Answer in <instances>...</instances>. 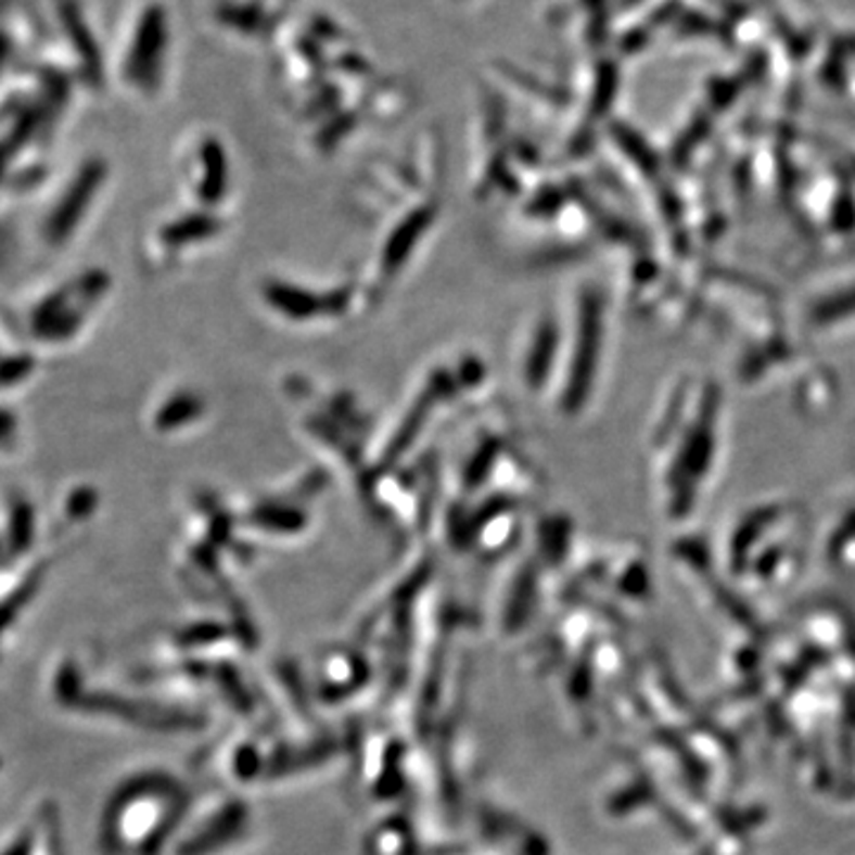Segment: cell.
Instances as JSON below:
<instances>
[{"instance_id": "4", "label": "cell", "mask_w": 855, "mask_h": 855, "mask_svg": "<svg viewBox=\"0 0 855 855\" xmlns=\"http://www.w3.org/2000/svg\"><path fill=\"white\" fill-rule=\"evenodd\" d=\"M31 527V509L27 505H17L12 511V535L15 539H27Z\"/></svg>"}, {"instance_id": "3", "label": "cell", "mask_w": 855, "mask_h": 855, "mask_svg": "<svg viewBox=\"0 0 855 855\" xmlns=\"http://www.w3.org/2000/svg\"><path fill=\"white\" fill-rule=\"evenodd\" d=\"M31 371H34V361L27 355L3 359L0 361V387H8V385H15V383L24 381Z\"/></svg>"}, {"instance_id": "2", "label": "cell", "mask_w": 855, "mask_h": 855, "mask_svg": "<svg viewBox=\"0 0 855 855\" xmlns=\"http://www.w3.org/2000/svg\"><path fill=\"white\" fill-rule=\"evenodd\" d=\"M105 176V167L100 165V162H91V165H86L79 174V179L72 183V188L67 191V195L62 197L60 207L55 209L53 217L48 221V235L53 243L65 241V238L74 231V226L79 224V219L84 217V212L91 203L93 193L98 191L100 181H103Z\"/></svg>"}, {"instance_id": "6", "label": "cell", "mask_w": 855, "mask_h": 855, "mask_svg": "<svg viewBox=\"0 0 855 855\" xmlns=\"http://www.w3.org/2000/svg\"><path fill=\"white\" fill-rule=\"evenodd\" d=\"M639 3H641V0H621V5H623V8H635V5H639Z\"/></svg>"}, {"instance_id": "1", "label": "cell", "mask_w": 855, "mask_h": 855, "mask_svg": "<svg viewBox=\"0 0 855 855\" xmlns=\"http://www.w3.org/2000/svg\"><path fill=\"white\" fill-rule=\"evenodd\" d=\"M167 48V17L162 8H148L138 17L127 58V74L138 86H150L159 79L162 58Z\"/></svg>"}, {"instance_id": "5", "label": "cell", "mask_w": 855, "mask_h": 855, "mask_svg": "<svg viewBox=\"0 0 855 855\" xmlns=\"http://www.w3.org/2000/svg\"><path fill=\"white\" fill-rule=\"evenodd\" d=\"M12 431H15V421L8 411H0V439L8 437Z\"/></svg>"}]
</instances>
